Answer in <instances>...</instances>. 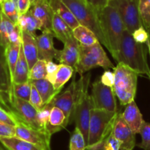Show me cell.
<instances>
[{
    "instance_id": "6da1fadb",
    "label": "cell",
    "mask_w": 150,
    "mask_h": 150,
    "mask_svg": "<svg viewBox=\"0 0 150 150\" xmlns=\"http://www.w3.org/2000/svg\"><path fill=\"white\" fill-rule=\"evenodd\" d=\"M115 60L117 63L127 66L139 75H146L149 79L150 68L146 59V48L143 44L136 42L127 29L123 33L120 51Z\"/></svg>"
},
{
    "instance_id": "f35d334b",
    "label": "cell",
    "mask_w": 150,
    "mask_h": 150,
    "mask_svg": "<svg viewBox=\"0 0 150 150\" xmlns=\"http://www.w3.org/2000/svg\"><path fill=\"white\" fill-rule=\"evenodd\" d=\"M59 64L54 63L53 61L47 62V76L45 79L51 82V83L54 84L55 81V76L57 73V70H58Z\"/></svg>"
},
{
    "instance_id": "277c9868",
    "label": "cell",
    "mask_w": 150,
    "mask_h": 150,
    "mask_svg": "<svg viewBox=\"0 0 150 150\" xmlns=\"http://www.w3.org/2000/svg\"><path fill=\"white\" fill-rule=\"evenodd\" d=\"M114 84L113 90L122 105H127L134 100L137 90L138 76L136 72L122 63L114 69Z\"/></svg>"
},
{
    "instance_id": "ab89813d",
    "label": "cell",
    "mask_w": 150,
    "mask_h": 150,
    "mask_svg": "<svg viewBox=\"0 0 150 150\" xmlns=\"http://www.w3.org/2000/svg\"><path fill=\"white\" fill-rule=\"evenodd\" d=\"M16 136V127L0 122V139L2 138L14 137Z\"/></svg>"
},
{
    "instance_id": "cb8c5ba5",
    "label": "cell",
    "mask_w": 150,
    "mask_h": 150,
    "mask_svg": "<svg viewBox=\"0 0 150 150\" xmlns=\"http://www.w3.org/2000/svg\"><path fill=\"white\" fill-rule=\"evenodd\" d=\"M29 67L26 59L23 54L22 45L21 46L20 54L18 59L15 68L14 75H13V83H23L28 82L29 81Z\"/></svg>"
},
{
    "instance_id": "603a6c76",
    "label": "cell",
    "mask_w": 150,
    "mask_h": 150,
    "mask_svg": "<svg viewBox=\"0 0 150 150\" xmlns=\"http://www.w3.org/2000/svg\"><path fill=\"white\" fill-rule=\"evenodd\" d=\"M54 37L59 40L63 44L70 38L73 36V29L70 26L62 19L58 15L54 13L52 21V28H51Z\"/></svg>"
},
{
    "instance_id": "44dd1931",
    "label": "cell",
    "mask_w": 150,
    "mask_h": 150,
    "mask_svg": "<svg viewBox=\"0 0 150 150\" xmlns=\"http://www.w3.org/2000/svg\"><path fill=\"white\" fill-rule=\"evenodd\" d=\"M32 85L36 88L38 92H39L44 105L49 103L54 98L58 95L60 91L56 90L54 84L48 81L47 79H40V80L31 81Z\"/></svg>"
},
{
    "instance_id": "8fae6325",
    "label": "cell",
    "mask_w": 150,
    "mask_h": 150,
    "mask_svg": "<svg viewBox=\"0 0 150 150\" xmlns=\"http://www.w3.org/2000/svg\"><path fill=\"white\" fill-rule=\"evenodd\" d=\"M54 37L52 31L49 30L42 31V34L36 37L39 59L46 62L56 59L59 62L62 50H58L54 47Z\"/></svg>"
},
{
    "instance_id": "d590c367",
    "label": "cell",
    "mask_w": 150,
    "mask_h": 150,
    "mask_svg": "<svg viewBox=\"0 0 150 150\" xmlns=\"http://www.w3.org/2000/svg\"><path fill=\"white\" fill-rule=\"evenodd\" d=\"M54 103L52 101L49 103L45 105V106L42 108L40 111H38V120L42 127L46 130L45 127H46L47 122H48V118H49L50 113H51V109L54 107Z\"/></svg>"
},
{
    "instance_id": "ac0fdd59",
    "label": "cell",
    "mask_w": 150,
    "mask_h": 150,
    "mask_svg": "<svg viewBox=\"0 0 150 150\" xmlns=\"http://www.w3.org/2000/svg\"><path fill=\"white\" fill-rule=\"evenodd\" d=\"M122 116L133 133L135 134L139 133V130L144 120H143V116L135 100L126 105L124 112L122 113Z\"/></svg>"
},
{
    "instance_id": "5bb4252c",
    "label": "cell",
    "mask_w": 150,
    "mask_h": 150,
    "mask_svg": "<svg viewBox=\"0 0 150 150\" xmlns=\"http://www.w3.org/2000/svg\"><path fill=\"white\" fill-rule=\"evenodd\" d=\"M21 42V30L0 10V43L7 48L10 44Z\"/></svg>"
},
{
    "instance_id": "836d02e7",
    "label": "cell",
    "mask_w": 150,
    "mask_h": 150,
    "mask_svg": "<svg viewBox=\"0 0 150 150\" xmlns=\"http://www.w3.org/2000/svg\"><path fill=\"white\" fill-rule=\"evenodd\" d=\"M139 10L143 26L148 30L150 28V0H139Z\"/></svg>"
},
{
    "instance_id": "60d3db41",
    "label": "cell",
    "mask_w": 150,
    "mask_h": 150,
    "mask_svg": "<svg viewBox=\"0 0 150 150\" xmlns=\"http://www.w3.org/2000/svg\"><path fill=\"white\" fill-rule=\"evenodd\" d=\"M121 149V143L118 139H116L113 133L108 136L105 141L104 150H120Z\"/></svg>"
},
{
    "instance_id": "7bdbcfd3",
    "label": "cell",
    "mask_w": 150,
    "mask_h": 150,
    "mask_svg": "<svg viewBox=\"0 0 150 150\" xmlns=\"http://www.w3.org/2000/svg\"><path fill=\"white\" fill-rule=\"evenodd\" d=\"M114 79H115L114 73L110 71V70H105L101 76L100 81L105 86H108V87H113L114 84Z\"/></svg>"
},
{
    "instance_id": "1f68e13d",
    "label": "cell",
    "mask_w": 150,
    "mask_h": 150,
    "mask_svg": "<svg viewBox=\"0 0 150 150\" xmlns=\"http://www.w3.org/2000/svg\"><path fill=\"white\" fill-rule=\"evenodd\" d=\"M0 7L2 13L13 23L17 24L19 18V13L13 0H4Z\"/></svg>"
},
{
    "instance_id": "4fadbf2b",
    "label": "cell",
    "mask_w": 150,
    "mask_h": 150,
    "mask_svg": "<svg viewBox=\"0 0 150 150\" xmlns=\"http://www.w3.org/2000/svg\"><path fill=\"white\" fill-rule=\"evenodd\" d=\"M113 135L121 143V150H133L136 146V134L122 118V113L117 114L113 127Z\"/></svg>"
},
{
    "instance_id": "3957f363",
    "label": "cell",
    "mask_w": 150,
    "mask_h": 150,
    "mask_svg": "<svg viewBox=\"0 0 150 150\" xmlns=\"http://www.w3.org/2000/svg\"><path fill=\"white\" fill-rule=\"evenodd\" d=\"M90 79L91 74L88 73L86 76H81L80 79L76 82V98L73 114L76 127L82 133L86 144L88 142L91 112L94 108L92 97L88 92Z\"/></svg>"
},
{
    "instance_id": "f6af8a7d",
    "label": "cell",
    "mask_w": 150,
    "mask_h": 150,
    "mask_svg": "<svg viewBox=\"0 0 150 150\" xmlns=\"http://www.w3.org/2000/svg\"><path fill=\"white\" fill-rule=\"evenodd\" d=\"M111 0H87L88 2L97 10V12L102 10L109 4Z\"/></svg>"
},
{
    "instance_id": "ee69618b",
    "label": "cell",
    "mask_w": 150,
    "mask_h": 150,
    "mask_svg": "<svg viewBox=\"0 0 150 150\" xmlns=\"http://www.w3.org/2000/svg\"><path fill=\"white\" fill-rule=\"evenodd\" d=\"M31 5L32 4H31L30 0H18L16 7H17L19 16H21V15L27 13L30 10Z\"/></svg>"
},
{
    "instance_id": "816d5d0a",
    "label": "cell",
    "mask_w": 150,
    "mask_h": 150,
    "mask_svg": "<svg viewBox=\"0 0 150 150\" xmlns=\"http://www.w3.org/2000/svg\"><path fill=\"white\" fill-rule=\"evenodd\" d=\"M0 10H1V7H0Z\"/></svg>"
},
{
    "instance_id": "d4e9b609",
    "label": "cell",
    "mask_w": 150,
    "mask_h": 150,
    "mask_svg": "<svg viewBox=\"0 0 150 150\" xmlns=\"http://www.w3.org/2000/svg\"><path fill=\"white\" fill-rule=\"evenodd\" d=\"M73 35L81 45L90 46L99 42L95 33L91 29L82 25H79L73 29Z\"/></svg>"
},
{
    "instance_id": "e575fe53",
    "label": "cell",
    "mask_w": 150,
    "mask_h": 150,
    "mask_svg": "<svg viewBox=\"0 0 150 150\" xmlns=\"http://www.w3.org/2000/svg\"><path fill=\"white\" fill-rule=\"evenodd\" d=\"M139 133L142 136V140L138 146L144 150H149L150 149V122L144 121Z\"/></svg>"
},
{
    "instance_id": "52a82bcc",
    "label": "cell",
    "mask_w": 150,
    "mask_h": 150,
    "mask_svg": "<svg viewBox=\"0 0 150 150\" xmlns=\"http://www.w3.org/2000/svg\"><path fill=\"white\" fill-rule=\"evenodd\" d=\"M117 114L95 108L92 110L86 146L96 144L113 128Z\"/></svg>"
},
{
    "instance_id": "8d00e7d4",
    "label": "cell",
    "mask_w": 150,
    "mask_h": 150,
    "mask_svg": "<svg viewBox=\"0 0 150 150\" xmlns=\"http://www.w3.org/2000/svg\"><path fill=\"white\" fill-rule=\"evenodd\" d=\"M29 103L32 104V106H33L38 111H40V110L45 106V105H44L43 103V101H42L39 92H38L36 88H35L33 85H32V92H31V96L30 100H29Z\"/></svg>"
},
{
    "instance_id": "681fc988",
    "label": "cell",
    "mask_w": 150,
    "mask_h": 150,
    "mask_svg": "<svg viewBox=\"0 0 150 150\" xmlns=\"http://www.w3.org/2000/svg\"><path fill=\"white\" fill-rule=\"evenodd\" d=\"M35 1H36V0H30V1H31V4H32V3H33V2H35Z\"/></svg>"
},
{
    "instance_id": "ffe728a7",
    "label": "cell",
    "mask_w": 150,
    "mask_h": 150,
    "mask_svg": "<svg viewBox=\"0 0 150 150\" xmlns=\"http://www.w3.org/2000/svg\"><path fill=\"white\" fill-rule=\"evenodd\" d=\"M48 1L54 13L63 19L73 30L80 25L70 9L63 2L62 0H48Z\"/></svg>"
},
{
    "instance_id": "d6a6232c",
    "label": "cell",
    "mask_w": 150,
    "mask_h": 150,
    "mask_svg": "<svg viewBox=\"0 0 150 150\" xmlns=\"http://www.w3.org/2000/svg\"><path fill=\"white\" fill-rule=\"evenodd\" d=\"M86 144L80 130L76 127L72 133L69 144V150H86Z\"/></svg>"
},
{
    "instance_id": "9c48e42d",
    "label": "cell",
    "mask_w": 150,
    "mask_h": 150,
    "mask_svg": "<svg viewBox=\"0 0 150 150\" xmlns=\"http://www.w3.org/2000/svg\"><path fill=\"white\" fill-rule=\"evenodd\" d=\"M92 99L94 108L111 113H117L116 95L112 87L105 86L100 81H96L92 85Z\"/></svg>"
},
{
    "instance_id": "4316f807",
    "label": "cell",
    "mask_w": 150,
    "mask_h": 150,
    "mask_svg": "<svg viewBox=\"0 0 150 150\" xmlns=\"http://www.w3.org/2000/svg\"><path fill=\"white\" fill-rule=\"evenodd\" d=\"M0 142L7 150H41L35 145L16 136L2 138L0 139Z\"/></svg>"
},
{
    "instance_id": "7dc6e473",
    "label": "cell",
    "mask_w": 150,
    "mask_h": 150,
    "mask_svg": "<svg viewBox=\"0 0 150 150\" xmlns=\"http://www.w3.org/2000/svg\"><path fill=\"white\" fill-rule=\"evenodd\" d=\"M148 34H149V39H148L147 41V46H148V49H149V56H150V28L147 30Z\"/></svg>"
},
{
    "instance_id": "e0dca14e",
    "label": "cell",
    "mask_w": 150,
    "mask_h": 150,
    "mask_svg": "<svg viewBox=\"0 0 150 150\" xmlns=\"http://www.w3.org/2000/svg\"><path fill=\"white\" fill-rule=\"evenodd\" d=\"M36 37L25 31H21V45L23 54L29 64V70L39 60Z\"/></svg>"
},
{
    "instance_id": "f5cc1de1",
    "label": "cell",
    "mask_w": 150,
    "mask_h": 150,
    "mask_svg": "<svg viewBox=\"0 0 150 150\" xmlns=\"http://www.w3.org/2000/svg\"><path fill=\"white\" fill-rule=\"evenodd\" d=\"M149 79H150V77H149Z\"/></svg>"
},
{
    "instance_id": "7c38bea8",
    "label": "cell",
    "mask_w": 150,
    "mask_h": 150,
    "mask_svg": "<svg viewBox=\"0 0 150 150\" xmlns=\"http://www.w3.org/2000/svg\"><path fill=\"white\" fill-rule=\"evenodd\" d=\"M76 82L74 77L66 90L53 99L54 105L60 108L64 112L69 124L73 121L76 98Z\"/></svg>"
},
{
    "instance_id": "2e32d148",
    "label": "cell",
    "mask_w": 150,
    "mask_h": 150,
    "mask_svg": "<svg viewBox=\"0 0 150 150\" xmlns=\"http://www.w3.org/2000/svg\"><path fill=\"white\" fill-rule=\"evenodd\" d=\"M79 55L80 43L74 37L72 36L64 43L59 63L74 68L79 61Z\"/></svg>"
},
{
    "instance_id": "484cf974",
    "label": "cell",
    "mask_w": 150,
    "mask_h": 150,
    "mask_svg": "<svg viewBox=\"0 0 150 150\" xmlns=\"http://www.w3.org/2000/svg\"><path fill=\"white\" fill-rule=\"evenodd\" d=\"M21 46V42L11 43L6 48V63H7V67H8L9 73H10V78H11V81H13L15 68H16L19 54H20Z\"/></svg>"
},
{
    "instance_id": "74e56055",
    "label": "cell",
    "mask_w": 150,
    "mask_h": 150,
    "mask_svg": "<svg viewBox=\"0 0 150 150\" xmlns=\"http://www.w3.org/2000/svg\"><path fill=\"white\" fill-rule=\"evenodd\" d=\"M132 36L136 42L141 44L147 43L148 39H149V34H148L147 30L144 26L136 29L132 34Z\"/></svg>"
},
{
    "instance_id": "4dcf8cb0",
    "label": "cell",
    "mask_w": 150,
    "mask_h": 150,
    "mask_svg": "<svg viewBox=\"0 0 150 150\" xmlns=\"http://www.w3.org/2000/svg\"><path fill=\"white\" fill-rule=\"evenodd\" d=\"M47 62L39 59L29 70V78L30 81L40 80L46 78Z\"/></svg>"
},
{
    "instance_id": "8992f818",
    "label": "cell",
    "mask_w": 150,
    "mask_h": 150,
    "mask_svg": "<svg viewBox=\"0 0 150 150\" xmlns=\"http://www.w3.org/2000/svg\"><path fill=\"white\" fill-rule=\"evenodd\" d=\"M98 67H103L105 70L115 68L100 42H98L90 46L80 44V55L78 63L74 67L75 72L82 76L91 69Z\"/></svg>"
},
{
    "instance_id": "d6986e66",
    "label": "cell",
    "mask_w": 150,
    "mask_h": 150,
    "mask_svg": "<svg viewBox=\"0 0 150 150\" xmlns=\"http://www.w3.org/2000/svg\"><path fill=\"white\" fill-rule=\"evenodd\" d=\"M68 124L64 112L60 108L54 106L50 113L45 129L46 131L52 136L54 133L65 128Z\"/></svg>"
},
{
    "instance_id": "30bf717a",
    "label": "cell",
    "mask_w": 150,
    "mask_h": 150,
    "mask_svg": "<svg viewBox=\"0 0 150 150\" xmlns=\"http://www.w3.org/2000/svg\"><path fill=\"white\" fill-rule=\"evenodd\" d=\"M15 136L35 145L41 150H51V136L47 131L36 130L24 124H18L16 126Z\"/></svg>"
},
{
    "instance_id": "bcb514c9",
    "label": "cell",
    "mask_w": 150,
    "mask_h": 150,
    "mask_svg": "<svg viewBox=\"0 0 150 150\" xmlns=\"http://www.w3.org/2000/svg\"><path fill=\"white\" fill-rule=\"evenodd\" d=\"M5 51L6 48L0 43V62L6 63V57H5Z\"/></svg>"
},
{
    "instance_id": "9a60e30c",
    "label": "cell",
    "mask_w": 150,
    "mask_h": 150,
    "mask_svg": "<svg viewBox=\"0 0 150 150\" xmlns=\"http://www.w3.org/2000/svg\"><path fill=\"white\" fill-rule=\"evenodd\" d=\"M30 11L42 25V31L51 30L54 13L48 0H36L31 5Z\"/></svg>"
},
{
    "instance_id": "ba28073f",
    "label": "cell",
    "mask_w": 150,
    "mask_h": 150,
    "mask_svg": "<svg viewBox=\"0 0 150 150\" xmlns=\"http://www.w3.org/2000/svg\"><path fill=\"white\" fill-rule=\"evenodd\" d=\"M139 0H111L108 5L118 11L125 29L133 34L143 26L139 10Z\"/></svg>"
},
{
    "instance_id": "db71d44e",
    "label": "cell",
    "mask_w": 150,
    "mask_h": 150,
    "mask_svg": "<svg viewBox=\"0 0 150 150\" xmlns=\"http://www.w3.org/2000/svg\"><path fill=\"white\" fill-rule=\"evenodd\" d=\"M149 150H150V149H149Z\"/></svg>"
},
{
    "instance_id": "83f0119b",
    "label": "cell",
    "mask_w": 150,
    "mask_h": 150,
    "mask_svg": "<svg viewBox=\"0 0 150 150\" xmlns=\"http://www.w3.org/2000/svg\"><path fill=\"white\" fill-rule=\"evenodd\" d=\"M74 71L73 67L63 64H59L58 70L56 73L55 81L54 83V86L56 90L60 91L62 89L64 85L73 76Z\"/></svg>"
},
{
    "instance_id": "7402d4cb",
    "label": "cell",
    "mask_w": 150,
    "mask_h": 150,
    "mask_svg": "<svg viewBox=\"0 0 150 150\" xmlns=\"http://www.w3.org/2000/svg\"><path fill=\"white\" fill-rule=\"evenodd\" d=\"M17 25L21 31H25L35 37L37 36V31H42V23L36 17H35L30 10L25 14L19 16Z\"/></svg>"
},
{
    "instance_id": "5b68a950",
    "label": "cell",
    "mask_w": 150,
    "mask_h": 150,
    "mask_svg": "<svg viewBox=\"0 0 150 150\" xmlns=\"http://www.w3.org/2000/svg\"><path fill=\"white\" fill-rule=\"evenodd\" d=\"M62 1L70 9L79 24L91 29L99 42L106 47L107 44L101 30L98 12L87 0H62Z\"/></svg>"
},
{
    "instance_id": "c3c4849f",
    "label": "cell",
    "mask_w": 150,
    "mask_h": 150,
    "mask_svg": "<svg viewBox=\"0 0 150 150\" xmlns=\"http://www.w3.org/2000/svg\"><path fill=\"white\" fill-rule=\"evenodd\" d=\"M0 150H7L4 146H3L2 144H1V142H0Z\"/></svg>"
},
{
    "instance_id": "f1b7e54d",
    "label": "cell",
    "mask_w": 150,
    "mask_h": 150,
    "mask_svg": "<svg viewBox=\"0 0 150 150\" xmlns=\"http://www.w3.org/2000/svg\"><path fill=\"white\" fill-rule=\"evenodd\" d=\"M32 84L30 80L26 83H13V85H12V94L16 98L29 102L31 92H32Z\"/></svg>"
},
{
    "instance_id": "f907efd6",
    "label": "cell",
    "mask_w": 150,
    "mask_h": 150,
    "mask_svg": "<svg viewBox=\"0 0 150 150\" xmlns=\"http://www.w3.org/2000/svg\"><path fill=\"white\" fill-rule=\"evenodd\" d=\"M4 1V0H0V5H1V3H2Z\"/></svg>"
},
{
    "instance_id": "f546056e",
    "label": "cell",
    "mask_w": 150,
    "mask_h": 150,
    "mask_svg": "<svg viewBox=\"0 0 150 150\" xmlns=\"http://www.w3.org/2000/svg\"><path fill=\"white\" fill-rule=\"evenodd\" d=\"M11 78L7 63L0 62V92L12 93Z\"/></svg>"
},
{
    "instance_id": "b9f144b4",
    "label": "cell",
    "mask_w": 150,
    "mask_h": 150,
    "mask_svg": "<svg viewBox=\"0 0 150 150\" xmlns=\"http://www.w3.org/2000/svg\"><path fill=\"white\" fill-rule=\"evenodd\" d=\"M0 122L4 124L14 126V127H16L17 125L16 120L12 117L11 114L7 112L1 105H0Z\"/></svg>"
},
{
    "instance_id": "7a4b0ae2",
    "label": "cell",
    "mask_w": 150,
    "mask_h": 150,
    "mask_svg": "<svg viewBox=\"0 0 150 150\" xmlns=\"http://www.w3.org/2000/svg\"><path fill=\"white\" fill-rule=\"evenodd\" d=\"M101 30L106 42V48L116 59L119 54L125 26L118 11L111 5H108L98 11Z\"/></svg>"
}]
</instances>
